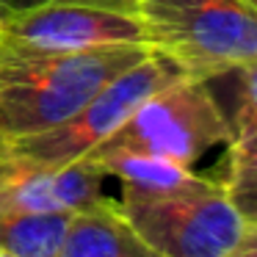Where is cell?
I'll list each match as a JSON object with an SVG mask.
<instances>
[{
    "mask_svg": "<svg viewBox=\"0 0 257 257\" xmlns=\"http://www.w3.org/2000/svg\"><path fill=\"white\" fill-rule=\"evenodd\" d=\"M147 53H152L150 45H105L78 53H14L0 47V133L14 141L67 122Z\"/></svg>",
    "mask_w": 257,
    "mask_h": 257,
    "instance_id": "6da1fadb",
    "label": "cell"
},
{
    "mask_svg": "<svg viewBox=\"0 0 257 257\" xmlns=\"http://www.w3.org/2000/svg\"><path fill=\"white\" fill-rule=\"evenodd\" d=\"M6 147H9V141H6V136L0 133V155H3V152H6Z\"/></svg>",
    "mask_w": 257,
    "mask_h": 257,
    "instance_id": "9a60e30c",
    "label": "cell"
},
{
    "mask_svg": "<svg viewBox=\"0 0 257 257\" xmlns=\"http://www.w3.org/2000/svg\"><path fill=\"white\" fill-rule=\"evenodd\" d=\"M232 141V122L207 80L183 75L147 97L94 152H133L199 172L205 158L227 155Z\"/></svg>",
    "mask_w": 257,
    "mask_h": 257,
    "instance_id": "3957f363",
    "label": "cell"
},
{
    "mask_svg": "<svg viewBox=\"0 0 257 257\" xmlns=\"http://www.w3.org/2000/svg\"><path fill=\"white\" fill-rule=\"evenodd\" d=\"M147 39L188 78L257 61V14L243 0H136Z\"/></svg>",
    "mask_w": 257,
    "mask_h": 257,
    "instance_id": "277c9868",
    "label": "cell"
},
{
    "mask_svg": "<svg viewBox=\"0 0 257 257\" xmlns=\"http://www.w3.org/2000/svg\"><path fill=\"white\" fill-rule=\"evenodd\" d=\"M42 3H80V6H94V9H108V12L136 14V0H12V12L42 6Z\"/></svg>",
    "mask_w": 257,
    "mask_h": 257,
    "instance_id": "7c38bea8",
    "label": "cell"
},
{
    "mask_svg": "<svg viewBox=\"0 0 257 257\" xmlns=\"http://www.w3.org/2000/svg\"><path fill=\"white\" fill-rule=\"evenodd\" d=\"M58 257H161L111 202L72 213Z\"/></svg>",
    "mask_w": 257,
    "mask_h": 257,
    "instance_id": "ba28073f",
    "label": "cell"
},
{
    "mask_svg": "<svg viewBox=\"0 0 257 257\" xmlns=\"http://www.w3.org/2000/svg\"><path fill=\"white\" fill-rule=\"evenodd\" d=\"M105 45H150L139 14L42 3L12 12L0 23V47L14 53H78Z\"/></svg>",
    "mask_w": 257,
    "mask_h": 257,
    "instance_id": "8992f818",
    "label": "cell"
},
{
    "mask_svg": "<svg viewBox=\"0 0 257 257\" xmlns=\"http://www.w3.org/2000/svg\"><path fill=\"white\" fill-rule=\"evenodd\" d=\"M183 69L177 61L166 53L155 50L147 53L139 64L124 69L119 78L105 83L86 105H80L67 122L45 130L36 136H23V139L9 141L6 150L17 155H28L34 161L50 163V166H67L89 152H94L108 136H113L127 116L158 89L169 86L172 80L183 78Z\"/></svg>",
    "mask_w": 257,
    "mask_h": 257,
    "instance_id": "5b68a950",
    "label": "cell"
},
{
    "mask_svg": "<svg viewBox=\"0 0 257 257\" xmlns=\"http://www.w3.org/2000/svg\"><path fill=\"white\" fill-rule=\"evenodd\" d=\"M12 14V0H0V23Z\"/></svg>",
    "mask_w": 257,
    "mask_h": 257,
    "instance_id": "5bb4252c",
    "label": "cell"
},
{
    "mask_svg": "<svg viewBox=\"0 0 257 257\" xmlns=\"http://www.w3.org/2000/svg\"><path fill=\"white\" fill-rule=\"evenodd\" d=\"M72 213L0 210V249L14 257H58Z\"/></svg>",
    "mask_w": 257,
    "mask_h": 257,
    "instance_id": "9c48e42d",
    "label": "cell"
},
{
    "mask_svg": "<svg viewBox=\"0 0 257 257\" xmlns=\"http://www.w3.org/2000/svg\"><path fill=\"white\" fill-rule=\"evenodd\" d=\"M229 257H257V221H246Z\"/></svg>",
    "mask_w": 257,
    "mask_h": 257,
    "instance_id": "4fadbf2b",
    "label": "cell"
},
{
    "mask_svg": "<svg viewBox=\"0 0 257 257\" xmlns=\"http://www.w3.org/2000/svg\"><path fill=\"white\" fill-rule=\"evenodd\" d=\"M207 86L229 116L235 136L257 130V61L207 78Z\"/></svg>",
    "mask_w": 257,
    "mask_h": 257,
    "instance_id": "8fae6325",
    "label": "cell"
},
{
    "mask_svg": "<svg viewBox=\"0 0 257 257\" xmlns=\"http://www.w3.org/2000/svg\"><path fill=\"white\" fill-rule=\"evenodd\" d=\"M116 207L161 257H229L246 224L221 180L202 172L163 188H119Z\"/></svg>",
    "mask_w": 257,
    "mask_h": 257,
    "instance_id": "7a4b0ae2",
    "label": "cell"
},
{
    "mask_svg": "<svg viewBox=\"0 0 257 257\" xmlns=\"http://www.w3.org/2000/svg\"><path fill=\"white\" fill-rule=\"evenodd\" d=\"M221 185L243 221H257V130L238 133L224 155Z\"/></svg>",
    "mask_w": 257,
    "mask_h": 257,
    "instance_id": "30bf717a",
    "label": "cell"
},
{
    "mask_svg": "<svg viewBox=\"0 0 257 257\" xmlns=\"http://www.w3.org/2000/svg\"><path fill=\"white\" fill-rule=\"evenodd\" d=\"M108 180L89 158L50 166L6 150L0 155V210L78 213L113 199L105 188Z\"/></svg>",
    "mask_w": 257,
    "mask_h": 257,
    "instance_id": "52a82bcc",
    "label": "cell"
},
{
    "mask_svg": "<svg viewBox=\"0 0 257 257\" xmlns=\"http://www.w3.org/2000/svg\"><path fill=\"white\" fill-rule=\"evenodd\" d=\"M243 3H246V6H249V9H251V12H254V14H257V0H243Z\"/></svg>",
    "mask_w": 257,
    "mask_h": 257,
    "instance_id": "2e32d148",
    "label": "cell"
},
{
    "mask_svg": "<svg viewBox=\"0 0 257 257\" xmlns=\"http://www.w3.org/2000/svg\"><path fill=\"white\" fill-rule=\"evenodd\" d=\"M0 257H14V254H9L6 249H0Z\"/></svg>",
    "mask_w": 257,
    "mask_h": 257,
    "instance_id": "e0dca14e",
    "label": "cell"
}]
</instances>
